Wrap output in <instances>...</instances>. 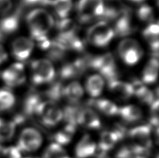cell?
<instances>
[{"label":"cell","mask_w":159,"mask_h":158,"mask_svg":"<svg viewBox=\"0 0 159 158\" xmlns=\"http://www.w3.org/2000/svg\"><path fill=\"white\" fill-rule=\"evenodd\" d=\"M43 101L40 95L36 92H30L23 102V115L25 116L36 114V112Z\"/></svg>","instance_id":"obj_23"},{"label":"cell","mask_w":159,"mask_h":158,"mask_svg":"<svg viewBox=\"0 0 159 158\" xmlns=\"http://www.w3.org/2000/svg\"><path fill=\"white\" fill-rule=\"evenodd\" d=\"M12 6L11 0H0V14L2 15H7L12 9Z\"/></svg>","instance_id":"obj_36"},{"label":"cell","mask_w":159,"mask_h":158,"mask_svg":"<svg viewBox=\"0 0 159 158\" xmlns=\"http://www.w3.org/2000/svg\"><path fill=\"white\" fill-rule=\"evenodd\" d=\"M144 38L149 43L153 52L158 54L159 47V27L158 23H151L144 29Z\"/></svg>","instance_id":"obj_19"},{"label":"cell","mask_w":159,"mask_h":158,"mask_svg":"<svg viewBox=\"0 0 159 158\" xmlns=\"http://www.w3.org/2000/svg\"><path fill=\"white\" fill-rule=\"evenodd\" d=\"M89 68L98 70L108 81L117 79V64L111 53L89 57Z\"/></svg>","instance_id":"obj_2"},{"label":"cell","mask_w":159,"mask_h":158,"mask_svg":"<svg viewBox=\"0 0 159 158\" xmlns=\"http://www.w3.org/2000/svg\"><path fill=\"white\" fill-rule=\"evenodd\" d=\"M34 44L30 38L24 37L17 38L13 41L11 52L17 60L25 61L30 57L34 50Z\"/></svg>","instance_id":"obj_11"},{"label":"cell","mask_w":159,"mask_h":158,"mask_svg":"<svg viewBox=\"0 0 159 158\" xmlns=\"http://www.w3.org/2000/svg\"><path fill=\"white\" fill-rule=\"evenodd\" d=\"M96 143L89 135H84L75 146V157L76 158H89L96 153Z\"/></svg>","instance_id":"obj_16"},{"label":"cell","mask_w":159,"mask_h":158,"mask_svg":"<svg viewBox=\"0 0 159 158\" xmlns=\"http://www.w3.org/2000/svg\"><path fill=\"white\" fill-rule=\"evenodd\" d=\"M129 135L134 153H148L152 147V128L148 125H139L130 129Z\"/></svg>","instance_id":"obj_5"},{"label":"cell","mask_w":159,"mask_h":158,"mask_svg":"<svg viewBox=\"0 0 159 158\" xmlns=\"http://www.w3.org/2000/svg\"><path fill=\"white\" fill-rule=\"evenodd\" d=\"M43 137L37 129L27 128L21 132L18 142V147L21 152H33L40 148Z\"/></svg>","instance_id":"obj_9"},{"label":"cell","mask_w":159,"mask_h":158,"mask_svg":"<svg viewBox=\"0 0 159 158\" xmlns=\"http://www.w3.org/2000/svg\"><path fill=\"white\" fill-rule=\"evenodd\" d=\"M3 36H4V35L2 34V33L0 32V41H1L2 40V38H3Z\"/></svg>","instance_id":"obj_40"},{"label":"cell","mask_w":159,"mask_h":158,"mask_svg":"<svg viewBox=\"0 0 159 158\" xmlns=\"http://www.w3.org/2000/svg\"><path fill=\"white\" fill-rule=\"evenodd\" d=\"M118 114L126 122L133 123L140 120L143 117V112L138 107L126 105L119 108Z\"/></svg>","instance_id":"obj_24"},{"label":"cell","mask_w":159,"mask_h":158,"mask_svg":"<svg viewBox=\"0 0 159 158\" xmlns=\"http://www.w3.org/2000/svg\"><path fill=\"white\" fill-rule=\"evenodd\" d=\"M118 54L125 64L133 66L143 56V50L138 42L133 38H125L118 46Z\"/></svg>","instance_id":"obj_8"},{"label":"cell","mask_w":159,"mask_h":158,"mask_svg":"<svg viewBox=\"0 0 159 158\" xmlns=\"http://www.w3.org/2000/svg\"><path fill=\"white\" fill-rule=\"evenodd\" d=\"M36 115L38 116L44 125L54 127L63 118V111L55 102L48 100L40 104L36 112Z\"/></svg>","instance_id":"obj_7"},{"label":"cell","mask_w":159,"mask_h":158,"mask_svg":"<svg viewBox=\"0 0 159 158\" xmlns=\"http://www.w3.org/2000/svg\"><path fill=\"white\" fill-rule=\"evenodd\" d=\"M115 36L112 28L107 22L99 21L89 27L87 33V41L98 47H104L108 46Z\"/></svg>","instance_id":"obj_3"},{"label":"cell","mask_w":159,"mask_h":158,"mask_svg":"<svg viewBox=\"0 0 159 158\" xmlns=\"http://www.w3.org/2000/svg\"><path fill=\"white\" fill-rule=\"evenodd\" d=\"M32 81L34 85L50 83L55 78V70L50 60L45 59L33 61L31 64Z\"/></svg>","instance_id":"obj_4"},{"label":"cell","mask_w":159,"mask_h":158,"mask_svg":"<svg viewBox=\"0 0 159 158\" xmlns=\"http://www.w3.org/2000/svg\"><path fill=\"white\" fill-rule=\"evenodd\" d=\"M21 9L22 8H18L13 12L4 15L0 20V32L3 35L11 34L18 29L22 14Z\"/></svg>","instance_id":"obj_13"},{"label":"cell","mask_w":159,"mask_h":158,"mask_svg":"<svg viewBox=\"0 0 159 158\" xmlns=\"http://www.w3.org/2000/svg\"><path fill=\"white\" fill-rule=\"evenodd\" d=\"M158 100L157 99L151 105L150 122H151L152 125H154L157 128L158 126Z\"/></svg>","instance_id":"obj_35"},{"label":"cell","mask_w":159,"mask_h":158,"mask_svg":"<svg viewBox=\"0 0 159 158\" xmlns=\"http://www.w3.org/2000/svg\"><path fill=\"white\" fill-rule=\"evenodd\" d=\"M108 89L112 94L121 100H128L133 95V87L130 83L118 80L117 79L108 81Z\"/></svg>","instance_id":"obj_15"},{"label":"cell","mask_w":159,"mask_h":158,"mask_svg":"<svg viewBox=\"0 0 159 158\" xmlns=\"http://www.w3.org/2000/svg\"><path fill=\"white\" fill-rule=\"evenodd\" d=\"M16 125L12 121L0 118V143L10 141L14 136Z\"/></svg>","instance_id":"obj_28"},{"label":"cell","mask_w":159,"mask_h":158,"mask_svg":"<svg viewBox=\"0 0 159 158\" xmlns=\"http://www.w3.org/2000/svg\"><path fill=\"white\" fill-rule=\"evenodd\" d=\"M133 90V95L137 97L139 100L147 105H152L156 100L154 99V94L151 90L144 85L142 81L133 80L131 84Z\"/></svg>","instance_id":"obj_17"},{"label":"cell","mask_w":159,"mask_h":158,"mask_svg":"<svg viewBox=\"0 0 159 158\" xmlns=\"http://www.w3.org/2000/svg\"><path fill=\"white\" fill-rule=\"evenodd\" d=\"M130 1H132L133 2H143L144 0H130Z\"/></svg>","instance_id":"obj_39"},{"label":"cell","mask_w":159,"mask_h":158,"mask_svg":"<svg viewBox=\"0 0 159 158\" xmlns=\"http://www.w3.org/2000/svg\"><path fill=\"white\" fill-rule=\"evenodd\" d=\"M43 158H70L62 146L56 143H52L45 149Z\"/></svg>","instance_id":"obj_32"},{"label":"cell","mask_w":159,"mask_h":158,"mask_svg":"<svg viewBox=\"0 0 159 158\" xmlns=\"http://www.w3.org/2000/svg\"><path fill=\"white\" fill-rule=\"evenodd\" d=\"M137 15L141 21L151 22L154 19V11L150 6L143 4L138 9Z\"/></svg>","instance_id":"obj_34"},{"label":"cell","mask_w":159,"mask_h":158,"mask_svg":"<svg viewBox=\"0 0 159 158\" xmlns=\"http://www.w3.org/2000/svg\"><path fill=\"white\" fill-rule=\"evenodd\" d=\"M80 109L75 106H68L63 112V118L68 125L76 127L78 125V116Z\"/></svg>","instance_id":"obj_33"},{"label":"cell","mask_w":159,"mask_h":158,"mask_svg":"<svg viewBox=\"0 0 159 158\" xmlns=\"http://www.w3.org/2000/svg\"><path fill=\"white\" fill-rule=\"evenodd\" d=\"M114 21L115 26L112 29L114 31L115 35L118 36H127L131 34L134 31L131 16L129 11L126 8H124V9Z\"/></svg>","instance_id":"obj_12"},{"label":"cell","mask_w":159,"mask_h":158,"mask_svg":"<svg viewBox=\"0 0 159 158\" xmlns=\"http://www.w3.org/2000/svg\"><path fill=\"white\" fill-rule=\"evenodd\" d=\"M84 95V89L78 81H73L66 86H64V95L69 103L76 104L79 103Z\"/></svg>","instance_id":"obj_18"},{"label":"cell","mask_w":159,"mask_h":158,"mask_svg":"<svg viewBox=\"0 0 159 158\" xmlns=\"http://www.w3.org/2000/svg\"><path fill=\"white\" fill-rule=\"evenodd\" d=\"M119 141V138L112 130L103 132L101 134L98 146L99 153H107V152L115 147Z\"/></svg>","instance_id":"obj_22"},{"label":"cell","mask_w":159,"mask_h":158,"mask_svg":"<svg viewBox=\"0 0 159 158\" xmlns=\"http://www.w3.org/2000/svg\"><path fill=\"white\" fill-rule=\"evenodd\" d=\"M96 158H110L108 156H107V153H99L98 155L97 156V157Z\"/></svg>","instance_id":"obj_38"},{"label":"cell","mask_w":159,"mask_h":158,"mask_svg":"<svg viewBox=\"0 0 159 158\" xmlns=\"http://www.w3.org/2000/svg\"><path fill=\"white\" fill-rule=\"evenodd\" d=\"M104 79L100 75H93L88 77L86 81V90L91 97L100 96L104 88Z\"/></svg>","instance_id":"obj_20"},{"label":"cell","mask_w":159,"mask_h":158,"mask_svg":"<svg viewBox=\"0 0 159 158\" xmlns=\"http://www.w3.org/2000/svg\"><path fill=\"white\" fill-rule=\"evenodd\" d=\"M57 25L59 31L58 36L61 37H69L77 33V25L71 19H60Z\"/></svg>","instance_id":"obj_26"},{"label":"cell","mask_w":159,"mask_h":158,"mask_svg":"<svg viewBox=\"0 0 159 158\" xmlns=\"http://www.w3.org/2000/svg\"><path fill=\"white\" fill-rule=\"evenodd\" d=\"M62 80L55 81L54 80L52 81V84L49 86V88L45 92V95L49 98V100H52L55 102L60 100L63 98L64 86L62 84Z\"/></svg>","instance_id":"obj_31"},{"label":"cell","mask_w":159,"mask_h":158,"mask_svg":"<svg viewBox=\"0 0 159 158\" xmlns=\"http://www.w3.org/2000/svg\"><path fill=\"white\" fill-rule=\"evenodd\" d=\"M51 4L59 19L67 18L73 7L72 0H53Z\"/></svg>","instance_id":"obj_29"},{"label":"cell","mask_w":159,"mask_h":158,"mask_svg":"<svg viewBox=\"0 0 159 158\" xmlns=\"http://www.w3.org/2000/svg\"><path fill=\"white\" fill-rule=\"evenodd\" d=\"M93 105L103 114L112 116L118 115L119 107L112 101L106 99H98L93 102Z\"/></svg>","instance_id":"obj_27"},{"label":"cell","mask_w":159,"mask_h":158,"mask_svg":"<svg viewBox=\"0 0 159 158\" xmlns=\"http://www.w3.org/2000/svg\"><path fill=\"white\" fill-rule=\"evenodd\" d=\"M81 125L85 128L97 129L101 128V122L94 110L91 108L80 109L79 112L78 116V125Z\"/></svg>","instance_id":"obj_14"},{"label":"cell","mask_w":159,"mask_h":158,"mask_svg":"<svg viewBox=\"0 0 159 158\" xmlns=\"http://www.w3.org/2000/svg\"><path fill=\"white\" fill-rule=\"evenodd\" d=\"M103 0H80L77 4L79 20L87 23L93 19L101 18L104 11Z\"/></svg>","instance_id":"obj_6"},{"label":"cell","mask_w":159,"mask_h":158,"mask_svg":"<svg viewBox=\"0 0 159 158\" xmlns=\"http://www.w3.org/2000/svg\"><path fill=\"white\" fill-rule=\"evenodd\" d=\"M8 59V54L2 45H0V66L7 61Z\"/></svg>","instance_id":"obj_37"},{"label":"cell","mask_w":159,"mask_h":158,"mask_svg":"<svg viewBox=\"0 0 159 158\" xmlns=\"http://www.w3.org/2000/svg\"><path fill=\"white\" fill-rule=\"evenodd\" d=\"M1 77L8 87L22 85L26 80L24 65L20 62L13 64L2 72Z\"/></svg>","instance_id":"obj_10"},{"label":"cell","mask_w":159,"mask_h":158,"mask_svg":"<svg viewBox=\"0 0 159 158\" xmlns=\"http://www.w3.org/2000/svg\"><path fill=\"white\" fill-rule=\"evenodd\" d=\"M75 130L76 127L66 124L63 129L57 132L53 135V139L55 142V143L60 146L68 144L72 140Z\"/></svg>","instance_id":"obj_25"},{"label":"cell","mask_w":159,"mask_h":158,"mask_svg":"<svg viewBox=\"0 0 159 158\" xmlns=\"http://www.w3.org/2000/svg\"><path fill=\"white\" fill-rule=\"evenodd\" d=\"M158 73V61L157 58H152L147 62L143 71L142 81L143 84H151L157 80Z\"/></svg>","instance_id":"obj_21"},{"label":"cell","mask_w":159,"mask_h":158,"mask_svg":"<svg viewBox=\"0 0 159 158\" xmlns=\"http://www.w3.org/2000/svg\"><path fill=\"white\" fill-rule=\"evenodd\" d=\"M26 22L32 37L36 41L44 37L52 29L55 20L52 15L43 8L31 11L26 17Z\"/></svg>","instance_id":"obj_1"},{"label":"cell","mask_w":159,"mask_h":158,"mask_svg":"<svg viewBox=\"0 0 159 158\" xmlns=\"http://www.w3.org/2000/svg\"><path fill=\"white\" fill-rule=\"evenodd\" d=\"M156 158H158V156H157V157H156Z\"/></svg>","instance_id":"obj_41"},{"label":"cell","mask_w":159,"mask_h":158,"mask_svg":"<svg viewBox=\"0 0 159 158\" xmlns=\"http://www.w3.org/2000/svg\"><path fill=\"white\" fill-rule=\"evenodd\" d=\"M16 103V97L7 88L0 89V112L11 109Z\"/></svg>","instance_id":"obj_30"}]
</instances>
